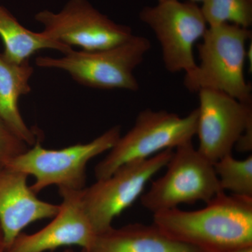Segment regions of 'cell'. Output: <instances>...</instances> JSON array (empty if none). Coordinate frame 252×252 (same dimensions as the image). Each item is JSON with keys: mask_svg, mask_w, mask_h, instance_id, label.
Wrapping results in <instances>:
<instances>
[{"mask_svg": "<svg viewBox=\"0 0 252 252\" xmlns=\"http://www.w3.org/2000/svg\"><path fill=\"white\" fill-rule=\"evenodd\" d=\"M194 211L154 214L153 224L169 238L203 252H227L252 245V198L217 194Z\"/></svg>", "mask_w": 252, "mask_h": 252, "instance_id": "1", "label": "cell"}, {"mask_svg": "<svg viewBox=\"0 0 252 252\" xmlns=\"http://www.w3.org/2000/svg\"><path fill=\"white\" fill-rule=\"evenodd\" d=\"M250 28L230 24L208 26L197 46L200 63L185 74L184 85L190 92L221 91L244 103L252 104L251 84L245 79L247 43Z\"/></svg>", "mask_w": 252, "mask_h": 252, "instance_id": "2", "label": "cell"}, {"mask_svg": "<svg viewBox=\"0 0 252 252\" xmlns=\"http://www.w3.org/2000/svg\"><path fill=\"white\" fill-rule=\"evenodd\" d=\"M151 47L147 37L134 35L126 42L108 49L94 51L72 49L61 58L39 56L36 64L64 71L79 84L93 89L137 91L140 86L134 71L143 62Z\"/></svg>", "mask_w": 252, "mask_h": 252, "instance_id": "3", "label": "cell"}, {"mask_svg": "<svg viewBox=\"0 0 252 252\" xmlns=\"http://www.w3.org/2000/svg\"><path fill=\"white\" fill-rule=\"evenodd\" d=\"M197 125V109L183 117L165 110L144 109L139 113L133 127L121 136L96 165V180L109 177L127 162L145 160L162 151L192 142L196 135Z\"/></svg>", "mask_w": 252, "mask_h": 252, "instance_id": "4", "label": "cell"}, {"mask_svg": "<svg viewBox=\"0 0 252 252\" xmlns=\"http://www.w3.org/2000/svg\"><path fill=\"white\" fill-rule=\"evenodd\" d=\"M122 136V127L115 126L86 144L61 149H48L41 141L15 157L6 166L35 181L31 188L36 194L51 186L60 190H79L85 188L86 167L93 158L109 152Z\"/></svg>", "mask_w": 252, "mask_h": 252, "instance_id": "5", "label": "cell"}, {"mask_svg": "<svg viewBox=\"0 0 252 252\" xmlns=\"http://www.w3.org/2000/svg\"><path fill=\"white\" fill-rule=\"evenodd\" d=\"M175 149L165 175L152 182L148 191L141 195L142 206L153 214L182 204L207 203L223 191L214 164L194 147L193 142Z\"/></svg>", "mask_w": 252, "mask_h": 252, "instance_id": "6", "label": "cell"}, {"mask_svg": "<svg viewBox=\"0 0 252 252\" xmlns=\"http://www.w3.org/2000/svg\"><path fill=\"white\" fill-rule=\"evenodd\" d=\"M173 152L166 149L145 160L127 162L83 189V207L96 234L112 228L114 219L140 198L147 183L166 166Z\"/></svg>", "mask_w": 252, "mask_h": 252, "instance_id": "7", "label": "cell"}, {"mask_svg": "<svg viewBox=\"0 0 252 252\" xmlns=\"http://www.w3.org/2000/svg\"><path fill=\"white\" fill-rule=\"evenodd\" d=\"M139 18L155 34L169 72L187 74L196 67L194 46L208 28L198 4L189 0L158 1L142 8Z\"/></svg>", "mask_w": 252, "mask_h": 252, "instance_id": "8", "label": "cell"}, {"mask_svg": "<svg viewBox=\"0 0 252 252\" xmlns=\"http://www.w3.org/2000/svg\"><path fill=\"white\" fill-rule=\"evenodd\" d=\"M34 18L46 37L83 51L108 49L135 35L130 26L114 22L88 0H69L59 12L44 10Z\"/></svg>", "mask_w": 252, "mask_h": 252, "instance_id": "9", "label": "cell"}, {"mask_svg": "<svg viewBox=\"0 0 252 252\" xmlns=\"http://www.w3.org/2000/svg\"><path fill=\"white\" fill-rule=\"evenodd\" d=\"M198 151L212 163L231 154L239 139L252 126V104L221 91H198Z\"/></svg>", "mask_w": 252, "mask_h": 252, "instance_id": "10", "label": "cell"}, {"mask_svg": "<svg viewBox=\"0 0 252 252\" xmlns=\"http://www.w3.org/2000/svg\"><path fill=\"white\" fill-rule=\"evenodd\" d=\"M82 190H60L62 202L53 220L36 233L18 235L5 252H45L69 246L89 250L97 234L83 207Z\"/></svg>", "mask_w": 252, "mask_h": 252, "instance_id": "11", "label": "cell"}, {"mask_svg": "<svg viewBox=\"0 0 252 252\" xmlns=\"http://www.w3.org/2000/svg\"><path fill=\"white\" fill-rule=\"evenodd\" d=\"M28 177L8 166L0 168V228L6 249L28 225L54 218L59 210V205L36 196L28 185Z\"/></svg>", "mask_w": 252, "mask_h": 252, "instance_id": "12", "label": "cell"}, {"mask_svg": "<svg viewBox=\"0 0 252 252\" xmlns=\"http://www.w3.org/2000/svg\"><path fill=\"white\" fill-rule=\"evenodd\" d=\"M34 68L29 61L12 62L0 53V118L28 147L41 141V135L28 127L20 112V97L29 94Z\"/></svg>", "mask_w": 252, "mask_h": 252, "instance_id": "13", "label": "cell"}, {"mask_svg": "<svg viewBox=\"0 0 252 252\" xmlns=\"http://www.w3.org/2000/svg\"><path fill=\"white\" fill-rule=\"evenodd\" d=\"M83 252H203L169 238L155 225L133 223L113 227L96 235L92 246Z\"/></svg>", "mask_w": 252, "mask_h": 252, "instance_id": "14", "label": "cell"}, {"mask_svg": "<svg viewBox=\"0 0 252 252\" xmlns=\"http://www.w3.org/2000/svg\"><path fill=\"white\" fill-rule=\"evenodd\" d=\"M0 37L4 44L2 53L9 61L21 63L43 49H53L66 54L70 46L46 37L41 32H34L25 28L4 6L0 5Z\"/></svg>", "mask_w": 252, "mask_h": 252, "instance_id": "15", "label": "cell"}, {"mask_svg": "<svg viewBox=\"0 0 252 252\" xmlns=\"http://www.w3.org/2000/svg\"><path fill=\"white\" fill-rule=\"evenodd\" d=\"M222 190L233 195L252 198V156L237 160L228 154L214 163Z\"/></svg>", "mask_w": 252, "mask_h": 252, "instance_id": "16", "label": "cell"}, {"mask_svg": "<svg viewBox=\"0 0 252 252\" xmlns=\"http://www.w3.org/2000/svg\"><path fill=\"white\" fill-rule=\"evenodd\" d=\"M200 6L208 26L224 23L245 28L252 26V0H203Z\"/></svg>", "mask_w": 252, "mask_h": 252, "instance_id": "17", "label": "cell"}, {"mask_svg": "<svg viewBox=\"0 0 252 252\" xmlns=\"http://www.w3.org/2000/svg\"><path fill=\"white\" fill-rule=\"evenodd\" d=\"M28 148L27 144L18 138L0 118V168L6 166Z\"/></svg>", "mask_w": 252, "mask_h": 252, "instance_id": "18", "label": "cell"}, {"mask_svg": "<svg viewBox=\"0 0 252 252\" xmlns=\"http://www.w3.org/2000/svg\"><path fill=\"white\" fill-rule=\"evenodd\" d=\"M227 252H252V245L240 247V248L233 249Z\"/></svg>", "mask_w": 252, "mask_h": 252, "instance_id": "19", "label": "cell"}, {"mask_svg": "<svg viewBox=\"0 0 252 252\" xmlns=\"http://www.w3.org/2000/svg\"><path fill=\"white\" fill-rule=\"evenodd\" d=\"M6 248L5 245L4 237H3L2 232L0 228V252H6Z\"/></svg>", "mask_w": 252, "mask_h": 252, "instance_id": "20", "label": "cell"}, {"mask_svg": "<svg viewBox=\"0 0 252 252\" xmlns=\"http://www.w3.org/2000/svg\"><path fill=\"white\" fill-rule=\"evenodd\" d=\"M165 1V0H157L158 2V1ZM189 1H193V2L197 3V4H198V3L203 2V0H189Z\"/></svg>", "mask_w": 252, "mask_h": 252, "instance_id": "21", "label": "cell"}, {"mask_svg": "<svg viewBox=\"0 0 252 252\" xmlns=\"http://www.w3.org/2000/svg\"><path fill=\"white\" fill-rule=\"evenodd\" d=\"M71 252V251H67V252Z\"/></svg>", "mask_w": 252, "mask_h": 252, "instance_id": "22", "label": "cell"}]
</instances>
